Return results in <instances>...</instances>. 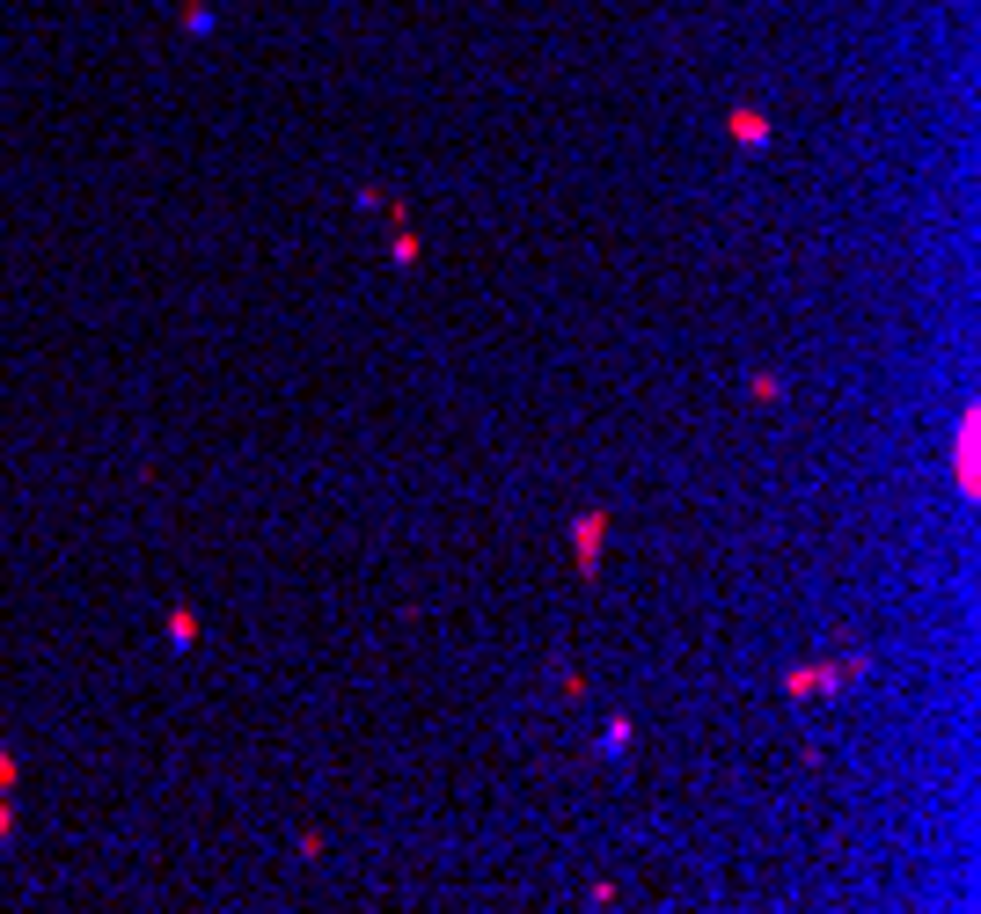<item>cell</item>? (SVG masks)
Instances as JSON below:
<instances>
[{
    "mask_svg": "<svg viewBox=\"0 0 981 914\" xmlns=\"http://www.w3.org/2000/svg\"><path fill=\"white\" fill-rule=\"evenodd\" d=\"M725 132H733L747 154H761V146H769V118H761V110H733V118H725Z\"/></svg>",
    "mask_w": 981,
    "mask_h": 914,
    "instance_id": "3957f363",
    "label": "cell"
},
{
    "mask_svg": "<svg viewBox=\"0 0 981 914\" xmlns=\"http://www.w3.org/2000/svg\"><path fill=\"white\" fill-rule=\"evenodd\" d=\"M352 205H359V213H395V198L381 191V183H359V191H352Z\"/></svg>",
    "mask_w": 981,
    "mask_h": 914,
    "instance_id": "52a82bcc",
    "label": "cell"
},
{
    "mask_svg": "<svg viewBox=\"0 0 981 914\" xmlns=\"http://www.w3.org/2000/svg\"><path fill=\"white\" fill-rule=\"evenodd\" d=\"M747 395H755V403H784V381H777V373H755Z\"/></svg>",
    "mask_w": 981,
    "mask_h": 914,
    "instance_id": "9c48e42d",
    "label": "cell"
},
{
    "mask_svg": "<svg viewBox=\"0 0 981 914\" xmlns=\"http://www.w3.org/2000/svg\"><path fill=\"white\" fill-rule=\"evenodd\" d=\"M169 644H176V651L198 644V615H191V607H169Z\"/></svg>",
    "mask_w": 981,
    "mask_h": 914,
    "instance_id": "8992f818",
    "label": "cell"
},
{
    "mask_svg": "<svg viewBox=\"0 0 981 914\" xmlns=\"http://www.w3.org/2000/svg\"><path fill=\"white\" fill-rule=\"evenodd\" d=\"M389 264H395V271H417V264H425V241H417L411 227H395V249H389Z\"/></svg>",
    "mask_w": 981,
    "mask_h": 914,
    "instance_id": "5b68a950",
    "label": "cell"
},
{
    "mask_svg": "<svg viewBox=\"0 0 981 914\" xmlns=\"http://www.w3.org/2000/svg\"><path fill=\"white\" fill-rule=\"evenodd\" d=\"M953 468H959V490L974 498V409L959 417V439H953Z\"/></svg>",
    "mask_w": 981,
    "mask_h": 914,
    "instance_id": "7a4b0ae2",
    "label": "cell"
},
{
    "mask_svg": "<svg viewBox=\"0 0 981 914\" xmlns=\"http://www.w3.org/2000/svg\"><path fill=\"white\" fill-rule=\"evenodd\" d=\"M15 775H23V769H15V753H8V746H0V797L15 791Z\"/></svg>",
    "mask_w": 981,
    "mask_h": 914,
    "instance_id": "8fae6325",
    "label": "cell"
},
{
    "mask_svg": "<svg viewBox=\"0 0 981 914\" xmlns=\"http://www.w3.org/2000/svg\"><path fill=\"white\" fill-rule=\"evenodd\" d=\"M791 696H828V688H842V674L835 666H799V674H784Z\"/></svg>",
    "mask_w": 981,
    "mask_h": 914,
    "instance_id": "277c9868",
    "label": "cell"
},
{
    "mask_svg": "<svg viewBox=\"0 0 981 914\" xmlns=\"http://www.w3.org/2000/svg\"><path fill=\"white\" fill-rule=\"evenodd\" d=\"M213 29H221V23H213V15H205V8L191 0V15H184V37H213Z\"/></svg>",
    "mask_w": 981,
    "mask_h": 914,
    "instance_id": "30bf717a",
    "label": "cell"
},
{
    "mask_svg": "<svg viewBox=\"0 0 981 914\" xmlns=\"http://www.w3.org/2000/svg\"><path fill=\"white\" fill-rule=\"evenodd\" d=\"M601 542H608V512L593 506V512H579V520H571V556H579V571H593V563H601Z\"/></svg>",
    "mask_w": 981,
    "mask_h": 914,
    "instance_id": "6da1fadb",
    "label": "cell"
},
{
    "mask_svg": "<svg viewBox=\"0 0 981 914\" xmlns=\"http://www.w3.org/2000/svg\"><path fill=\"white\" fill-rule=\"evenodd\" d=\"M630 746V717H608L601 724V753H623Z\"/></svg>",
    "mask_w": 981,
    "mask_h": 914,
    "instance_id": "ba28073f",
    "label": "cell"
}]
</instances>
